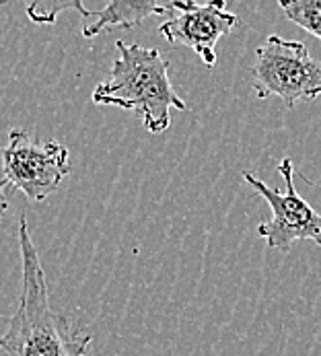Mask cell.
Segmentation results:
<instances>
[{"label":"cell","mask_w":321,"mask_h":356,"mask_svg":"<svg viewBox=\"0 0 321 356\" xmlns=\"http://www.w3.org/2000/svg\"><path fill=\"white\" fill-rule=\"evenodd\" d=\"M19 307L0 336V350L6 356H89L91 336L72 330L68 317L52 309L48 278L25 214L19 218Z\"/></svg>","instance_id":"6da1fadb"},{"label":"cell","mask_w":321,"mask_h":356,"mask_svg":"<svg viewBox=\"0 0 321 356\" xmlns=\"http://www.w3.org/2000/svg\"><path fill=\"white\" fill-rule=\"evenodd\" d=\"M115 50L107 79L91 95L93 103L134 111L151 134L165 132L171 126V109H188L169 81V62L155 48L124 40L115 42Z\"/></svg>","instance_id":"7a4b0ae2"},{"label":"cell","mask_w":321,"mask_h":356,"mask_svg":"<svg viewBox=\"0 0 321 356\" xmlns=\"http://www.w3.org/2000/svg\"><path fill=\"white\" fill-rule=\"evenodd\" d=\"M254 91L260 99L278 97L288 109L299 102L321 97V62L311 58L305 44L268 35L256 50Z\"/></svg>","instance_id":"3957f363"},{"label":"cell","mask_w":321,"mask_h":356,"mask_svg":"<svg viewBox=\"0 0 321 356\" xmlns=\"http://www.w3.org/2000/svg\"><path fill=\"white\" fill-rule=\"evenodd\" d=\"M68 159L70 153L64 145L40 143L27 130L15 128L2 149L4 184L23 192L31 202H44L70 173Z\"/></svg>","instance_id":"277c9868"},{"label":"cell","mask_w":321,"mask_h":356,"mask_svg":"<svg viewBox=\"0 0 321 356\" xmlns=\"http://www.w3.org/2000/svg\"><path fill=\"white\" fill-rule=\"evenodd\" d=\"M278 173L284 179V192L270 188L249 171L243 173V179L266 200L272 210L270 220L258 227L260 237L266 239L268 248L282 254H288L295 241L309 239L321 245V214L295 190L293 161L288 156L280 161Z\"/></svg>","instance_id":"5b68a950"},{"label":"cell","mask_w":321,"mask_h":356,"mask_svg":"<svg viewBox=\"0 0 321 356\" xmlns=\"http://www.w3.org/2000/svg\"><path fill=\"white\" fill-rule=\"evenodd\" d=\"M171 10L159 25L160 38L169 44H179L194 50L202 62L213 68L216 64V44L237 25V15L227 10L220 0L198 2H169Z\"/></svg>","instance_id":"8992f818"},{"label":"cell","mask_w":321,"mask_h":356,"mask_svg":"<svg viewBox=\"0 0 321 356\" xmlns=\"http://www.w3.org/2000/svg\"><path fill=\"white\" fill-rule=\"evenodd\" d=\"M171 4H159V2H126V0H113L107 2L106 8L91 10L93 21L83 25L85 38H97L107 29H130L138 23H142L151 15H169Z\"/></svg>","instance_id":"52a82bcc"},{"label":"cell","mask_w":321,"mask_h":356,"mask_svg":"<svg viewBox=\"0 0 321 356\" xmlns=\"http://www.w3.org/2000/svg\"><path fill=\"white\" fill-rule=\"evenodd\" d=\"M278 4L288 21L321 40V0H282Z\"/></svg>","instance_id":"ba28073f"},{"label":"cell","mask_w":321,"mask_h":356,"mask_svg":"<svg viewBox=\"0 0 321 356\" xmlns=\"http://www.w3.org/2000/svg\"><path fill=\"white\" fill-rule=\"evenodd\" d=\"M64 10H79L83 17L89 15V8L83 6V2L79 0H72V2H60V0H52V2H33L27 6V17L31 23H38V25H50L56 23V17Z\"/></svg>","instance_id":"9c48e42d"},{"label":"cell","mask_w":321,"mask_h":356,"mask_svg":"<svg viewBox=\"0 0 321 356\" xmlns=\"http://www.w3.org/2000/svg\"><path fill=\"white\" fill-rule=\"evenodd\" d=\"M4 181L0 179V218L6 214V210H8V200H6V194H4Z\"/></svg>","instance_id":"30bf717a"}]
</instances>
